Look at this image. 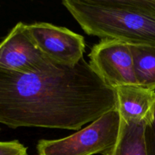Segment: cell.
Here are the masks:
<instances>
[{
    "mask_svg": "<svg viewBox=\"0 0 155 155\" xmlns=\"http://www.w3.org/2000/svg\"><path fill=\"white\" fill-rule=\"evenodd\" d=\"M89 65L110 87L138 86L130 44L115 39H101L89 54Z\"/></svg>",
    "mask_w": 155,
    "mask_h": 155,
    "instance_id": "cell-6",
    "label": "cell"
},
{
    "mask_svg": "<svg viewBox=\"0 0 155 155\" xmlns=\"http://www.w3.org/2000/svg\"><path fill=\"white\" fill-rule=\"evenodd\" d=\"M145 124H130L120 118L119 136L114 146L103 155H148L144 131Z\"/></svg>",
    "mask_w": 155,
    "mask_h": 155,
    "instance_id": "cell-9",
    "label": "cell"
},
{
    "mask_svg": "<svg viewBox=\"0 0 155 155\" xmlns=\"http://www.w3.org/2000/svg\"><path fill=\"white\" fill-rule=\"evenodd\" d=\"M117 109L122 120L130 124H145L151 120L155 91L139 86H122L115 89Z\"/></svg>",
    "mask_w": 155,
    "mask_h": 155,
    "instance_id": "cell-7",
    "label": "cell"
},
{
    "mask_svg": "<svg viewBox=\"0 0 155 155\" xmlns=\"http://www.w3.org/2000/svg\"><path fill=\"white\" fill-rule=\"evenodd\" d=\"M144 137L147 154L148 155H155V101L151 120L145 126Z\"/></svg>",
    "mask_w": 155,
    "mask_h": 155,
    "instance_id": "cell-10",
    "label": "cell"
},
{
    "mask_svg": "<svg viewBox=\"0 0 155 155\" xmlns=\"http://www.w3.org/2000/svg\"><path fill=\"white\" fill-rule=\"evenodd\" d=\"M136 2L144 12L155 18V0H136Z\"/></svg>",
    "mask_w": 155,
    "mask_h": 155,
    "instance_id": "cell-12",
    "label": "cell"
},
{
    "mask_svg": "<svg viewBox=\"0 0 155 155\" xmlns=\"http://www.w3.org/2000/svg\"><path fill=\"white\" fill-rule=\"evenodd\" d=\"M0 155H28L27 148L18 141L0 142Z\"/></svg>",
    "mask_w": 155,
    "mask_h": 155,
    "instance_id": "cell-11",
    "label": "cell"
},
{
    "mask_svg": "<svg viewBox=\"0 0 155 155\" xmlns=\"http://www.w3.org/2000/svg\"><path fill=\"white\" fill-rule=\"evenodd\" d=\"M117 108L115 89L82 59L45 74L0 68V124L78 130Z\"/></svg>",
    "mask_w": 155,
    "mask_h": 155,
    "instance_id": "cell-1",
    "label": "cell"
},
{
    "mask_svg": "<svg viewBox=\"0 0 155 155\" xmlns=\"http://www.w3.org/2000/svg\"><path fill=\"white\" fill-rule=\"evenodd\" d=\"M120 116L117 109L107 112L90 125L60 139H41L38 155L104 154L115 145L119 136Z\"/></svg>",
    "mask_w": 155,
    "mask_h": 155,
    "instance_id": "cell-3",
    "label": "cell"
},
{
    "mask_svg": "<svg viewBox=\"0 0 155 155\" xmlns=\"http://www.w3.org/2000/svg\"><path fill=\"white\" fill-rule=\"evenodd\" d=\"M62 4L86 34L128 44H155V18L136 0H64Z\"/></svg>",
    "mask_w": 155,
    "mask_h": 155,
    "instance_id": "cell-2",
    "label": "cell"
},
{
    "mask_svg": "<svg viewBox=\"0 0 155 155\" xmlns=\"http://www.w3.org/2000/svg\"><path fill=\"white\" fill-rule=\"evenodd\" d=\"M27 27L36 46L53 63L74 67L83 58L86 43L81 35L45 22L27 24Z\"/></svg>",
    "mask_w": 155,
    "mask_h": 155,
    "instance_id": "cell-5",
    "label": "cell"
},
{
    "mask_svg": "<svg viewBox=\"0 0 155 155\" xmlns=\"http://www.w3.org/2000/svg\"><path fill=\"white\" fill-rule=\"evenodd\" d=\"M59 66L36 46L24 23L18 22L0 42V68L29 74H45Z\"/></svg>",
    "mask_w": 155,
    "mask_h": 155,
    "instance_id": "cell-4",
    "label": "cell"
},
{
    "mask_svg": "<svg viewBox=\"0 0 155 155\" xmlns=\"http://www.w3.org/2000/svg\"><path fill=\"white\" fill-rule=\"evenodd\" d=\"M139 86L155 91V44H130Z\"/></svg>",
    "mask_w": 155,
    "mask_h": 155,
    "instance_id": "cell-8",
    "label": "cell"
}]
</instances>
